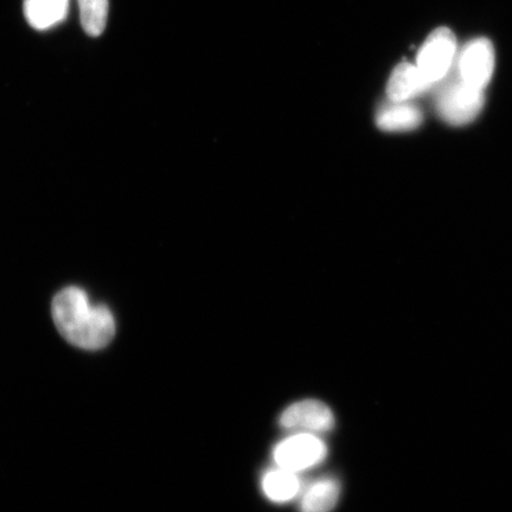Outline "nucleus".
<instances>
[{"instance_id":"20e7f679","label":"nucleus","mask_w":512,"mask_h":512,"mask_svg":"<svg viewBox=\"0 0 512 512\" xmlns=\"http://www.w3.org/2000/svg\"><path fill=\"white\" fill-rule=\"evenodd\" d=\"M457 40L448 28L434 30L418 54L416 67L424 78L433 85L446 76L456 55Z\"/></svg>"},{"instance_id":"1a4fd4ad","label":"nucleus","mask_w":512,"mask_h":512,"mask_svg":"<svg viewBox=\"0 0 512 512\" xmlns=\"http://www.w3.org/2000/svg\"><path fill=\"white\" fill-rule=\"evenodd\" d=\"M341 496L338 480L324 477L312 482L300 497V512H331Z\"/></svg>"},{"instance_id":"9b49d317","label":"nucleus","mask_w":512,"mask_h":512,"mask_svg":"<svg viewBox=\"0 0 512 512\" xmlns=\"http://www.w3.org/2000/svg\"><path fill=\"white\" fill-rule=\"evenodd\" d=\"M392 102V101H390ZM422 123V113L418 107L408 102H392L377 114L376 124L383 131H412Z\"/></svg>"},{"instance_id":"f257e3e1","label":"nucleus","mask_w":512,"mask_h":512,"mask_svg":"<svg viewBox=\"0 0 512 512\" xmlns=\"http://www.w3.org/2000/svg\"><path fill=\"white\" fill-rule=\"evenodd\" d=\"M56 329L74 347L95 351L107 347L115 336V319L105 305H93L80 287L69 286L51 304Z\"/></svg>"},{"instance_id":"0eeeda50","label":"nucleus","mask_w":512,"mask_h":512,"mask_svg":"<svg viewBox=\"0 0 512 512\" xmlns=\"http://www.w3.org/2000/svg\"><path fill=\"white\" fill-rule=\"evenodd\" d=\"M431 86L416 64L405 62L399 64L390 76L387 94L392 102H408L415 96L425 93Z\"/></svg>"},{"instance_id":"9d476101","label":"nucleus","mask_w":512,"mask_h":512,"mask_svg":"<svg viewBox=\"0 0 512 512\" xmlns=\"http://www.w3.org/2000/svg\"><path fill=\"white\" fill-rule=\"evenodd\" d=\"M261 488L265 496L274 503H286L302 492V482L298 473L277 467L267 471L261 479Z\"/></svg>"},{"instance_id":"423d86ee","label":"nucleus","mask_w":512,"mask_h":512,"mask_svg":"<svg viewBox=\"0 0 512 512\" xmlns=\"http://www.w3.org/2000/svg\"><path fill=\"white\" fill-rule=\"evenodd\" d=\"M495 70V50L486 38L467 44L459 59V76L469 85L485 89Z\"/></svg>"},{"instance_id":"f8f14e48","label":"nucleus","mask_w":512,"mask_h":512,"mask_svg":"<svg viewBox=\"0 0 512 512\" xmlns=\"http://www.w3.org/2000/svg\"><path fill=\"white\" fill-rule=\"evenodd\" d=\"M82 29L99 37L106 29L110 0H78Z\"/></svg>"},{"instance_id":"39448f33","label":"nucleus","mask_w":512,"mask_h":512,"mask_svg":"<svg viewBox=\"0 0 512 512\" xmlns=\"http://www.w3.org/2000/svg\"><path fill=\"white\" fill-rule=\"evenodd\" d=\"M280 425L285 430L298 433H324L335 426V416L325 403L304 400L287 407L280 416Z\"/></svg>"},{"instance_id":"f03ea898","label":"nucleus","mask_w":512,"mask_h":512,"mask_svg":"<svg viewBox=\"0 0 512 512\" xmlns=\"http://www.w3.org/2000/svg\"><path fill=\"white\" fill-rule=\"evenodd\" d=\"M437 106L440 117L446 123L469 124L482 111L484 91L469 85L459 76L440 93Z\"/></svg>"},{"instance_id":"6e6552de","label":"nucleus","mask_w":512,"mask_h":512,"mask_svg":"<svg viewBox=\"0 0 512 512\" xmlns=\"http://www.w3.org/2000/svg\"><path fill=\"white\" fill-rule=\"evenodd\" d=\"M23 11L31 28L49 30L66 19L69 0H24Z\"/></svg>"},{"instance_id":"7ed1b4c3","label":"nucleus","mask_w":512,"mask_h":512,"mask_svg":"<svg viewBox=\"0 0 512 512\" xmlns=\"http://www.w3.org/2000/svg\"><path fill=\"white\" fill-rule=\"evenodd\" d=\"M328 448L312 433H297L274 447L273 459L279 467L292 472L305 471L323 462Z\"/></svg>"}]
</instances>
